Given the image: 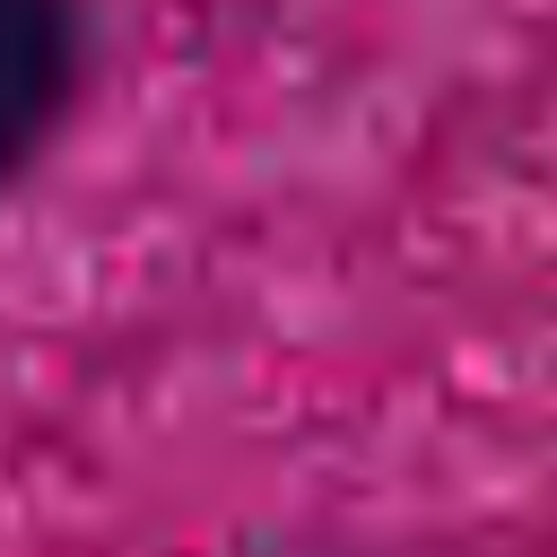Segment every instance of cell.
I'll use <instances>...</instances> for the list:
<instances>
[{"mask_svg": "<svg viewBox=\"0 0 557 557\" xmlns=\"http://www.w3.org/2000/svg\"><path fill=\"white\" fill-rule=\"evenodd\" d=\"M96 9L87 0H0V191L52 157L87 96Z\"/></svg>", "mask_w": 557, "mask_h": 557, "instance_id": "6da1fadb", "label": "cell"}]
</instances>
